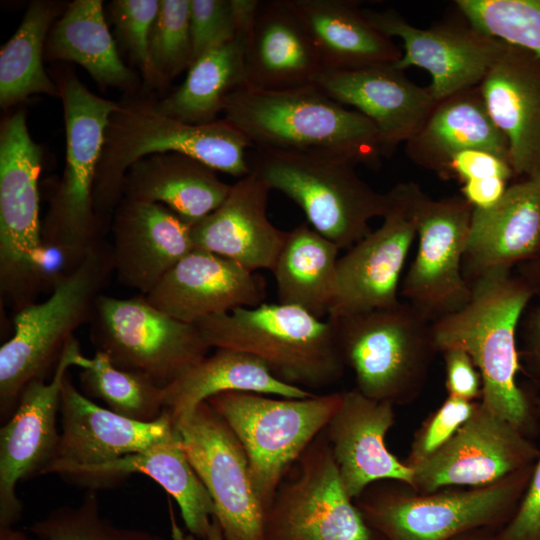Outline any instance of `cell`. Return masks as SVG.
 Here are the masks:
<instances>
[{"label": "cell", "mask_w": 540, "mask_h": 540, "mask_svg": "<svg viewBox=\"0 0 540 540\" xmlns=\"http://www.w3.org/2000/svg\"><path fill=\"white\" fill-rule=\"evenodd\" d=\"M222 113L256 150L326 154L370 168L384 157L376 126L315 85L281 91L242 86L225 98Z\"/></svg>", "instance_id": "6da1fadb"}, {"label": "cell", "mask_w": 540, "mask_h": 540, "mask_svg": "<svg viewBox=\"0 0 540 540\" xmlns=\"http://www.w3.org/2000/svg\"><path fill=\"white\" fill-rule=\"evenodd\" d=\"M249 140L224 118L205 124L181 121L158 110L148 100L119 104L105 132L93 188V208L103 229L122 200L129 168L159 153H180L217 172L242 178L251 172Z\"/></svg>", "instance_id": "7a4b0ae2"}, {"label": "cell", "mask_w": 540, "mask_h": 540, "mask_svg": "<svg viewBox=\"0 0 540 540\" xmlns=\"http://www.w3.org/2000/svg\"><path fill=\"white\" fill-rule=\"evenodd\" d=\"M471 289L462 309L432 323L437 350L466 351L482 377L481 404L523 432L531 414L516 383V331L534 292L511 271L484 275L471 283Z\"/></svg>", "instance_id": "3957f363"}, {"label": "cell", "mask_w": 540, "mask_h": 540, "mask_svg": "<svg viewBox=\"0 0 540 540\" xmlns=\"http://www.w3.org/2000/svg\"><path fill=\"white\" fill-rule=\"evenodd\" d=\"M114 271L111 244L101 240L73 269L64 271L42 302L14 315L13 335L0 348V415L6 422L26 386L55 371L74 331L89 323Z\"/></svg>", "instance_id": "277c9868"}, {"label": "cell", "mask_w": 540, "mask_h": 540, "mask_svg": "<svg viewBox=\"0 0 540 540\" xmlns=\"http://www.w3.org/2000/svg\"><path fill=\"white\" fill-rule=\"evenodd\" d=\"M534 465L494 483L421 493L398 480L369 485L355 500L385 540H449L478 528L500 529L514 515Z\"/></svg>", "instance_id": "5b68a950"}, {"label": "cell", "mask_w": 540, "mask_h": 540, "mask_svg": "<svg viewBox=\"0 0 540 540\" xmlns=\"http://www.w3.org/2000/svg\"><path fill=\"white\" fill-rule=\"evenodd\" d=\"M195 325L211 348L252 354L290 385L324 388L344 374L332 321L297 306L261 303L210 316Z\"/></svg>", "instance_id": "8992f818"}, {"label": "cell", "mask_w": 540, "mask_h": 540, "mask_svg": "<svg viewBox=\"0 0 540 540\" xmlns=\"http://www.w3.org/2000/svg\"><path fill=\"white\" fill-rule=\"evenodd\" d=\"M59 94L66 130V161L42 224L46 251L76 267L104 232L93 208V188L105 132L118 103L93 94L75 75L61 78Z\"/></svg>", "instance_id": "52a82bcc"}, {"label": "cell", "mask_w": 540, "mask_h": 540, "mask_svg": "<svg viewBox=\"0 0 540 540\" xmlns=\"http://www.w3.org/2000/svg\"><path fill=\"white\" fill-rule=\"evenodd\" d=\"M328 319L359 392L394 406L418 398L438 353L431 322L406 302Z\"/></svg>", "instance_id": "ba28073f"}, {"label": "cell", "mask_w": 540, "mask_h": 540, "mask_svg": "<svg viewBox=\"0 0 540 540\" xmlns=\"http://www.w3.org/2000/svg\"><path fill=\"white\" fill-rule=\"evenodd\" d=\"M206 401L243 446L255 493L267 510L289 470L328 425L341 392L285 398L229 391Z\"/></svg>", "instance_id": "9c48e42d"}, {"label": "cell", "mask_w": 540, "mask_h": 540, "mask_svg": "<svg viewBox=\"0 0 540 540\" xmlns=\"http://www.w3.org/2000/svg\"><path fill=\"white\" fill-rule=\"evenodd\" d=\"M356 164L319 153L256 150L251 169L271 190L294 201L307 223L340 249L371 232L369 222L383 217L388 196L356 172Z\"/></svg>", "instance_id": "30bf717a"}, {"label": "cell", "mask_w": 540, "mask_h": 540, "mask_svg": "<svg viewBox=\"0 0 540 540\" xmlns=\"http://www.w3.org/2000/svg\"><path fill=\"white\" fill-rule=\"evenodd\" d=\"M41 148L23 111L0 131V296L15 313L34 303L45 273L38 180Z\"/></svg>", "instance_id": "8fae6325"}, {"label": "cell", "mask_w": 540, "mask_h": 540, "mask_svg": "<svg viewBox=\"0 0 540 540\" xmlns=\"http://www.w3.org/2000/svg\"><path fill=\"white\" fill-rule=\"evenodd\" d=\"M89 324L96 351L114 366L143 374L162 388L204 359L211 348L195 324L158 310L143 294H101Z\"/></svg>", "instance_id": "7c38bea8"}, {"label": "cell", "mask_w": 540, "mask_h": 540, "mask_svg": "<svg viewBox=\"0 0 540 540\" xmlns=\"http://www.w3.org/2000/svg\"><path fill=\"white\" fill-rule=\"evenodd\" d=\"M264 540H385L347 494L324 431L278 487L265 512Z\"/></svg>", "instance_id": "4fadbf2b"}, {"label": "cell", "mask_w": 540, "mask_h": 540, "mask_svg": "<svg viewBox=\"0 0 540 540\" xmlns=\"http://www.w3.org/2000/svg\"><path fill=\"white\" fill-rule=\"evenodd\" d=\"M417 250L400 294L433 323L462 309L472 293L463 273L473 207L460 195L435 200L420 186L414 200Z\"/></svg>", "instance_id": "5bb4252c"}, {"label": "cell", "mask_w": 540, "mask_h": 540, "mask_svg": "<svg viewBox=\"0 0 540 540\" xmlns=\"http://www.w3.org/2000/svg\"><path fill=\"white\" fill-rule=\"evenodd\" d=\"M186 455L214 504L223 540H264L265 508L246 452L207 401L173 422Z\"/></svg>", "instance_id": "9a60e30c"}, {"label": "cell", "mask_w": 540, "mask_h": 540, "mask_svg": "<svg viewBox=\"0 0 540 540\" xmlns=\"http://www.w3.org/2000/svg\"><path fill=\"white\" fill-rule=\"evenodd\" d=\"M418 187L410 181L389 190L382 224L338 258L328 318L393 307L401 302V275L417 237L414 200Z\"/></svg>", "instance_id": "2e32d148"}, {"label": "cell", "mask_w": 540, "mask_h": 540, "mask_svg": "<svg viewBox=\"0 0 540 540\" xmlns=\"http://www.w3.org/2000/svg\"><path fill=\"white\" fill-rule=\"evenodd\" d=\"M74 336L65 346L49 382L34 380L0 429V528L13 527L22 513L16 495L18 482L43 475L54 459L60 432L57 416L64 378L71 366L89 367Z\"/></svg>", "instance_id": "e0dca14e"}, {"label": "cell", "mask_w": 540, "mask_h": 540, "mask_svg": "<svg viewBox=\"0 0 540 540\" xmlns=\"http://www.w3.org/2000/svg\"><path fill=\"white\" fill-rule=\"evenodd\" d=\"M364 13L378 31L402 40L404 51L395 68L414 66L429 73L427 88L435 101L479 85L504 47V42L478 31L463 17L460 22L419 28L391 9Z\"/></svg>", "instance_id": "ac0fdd59"}, {"label": "cell", "mask_w": 540, "mask_h": 540, "mask_svg": "<svg viewBox=\"0 0 540 540\" xmlns=\"http://www.w3.org/2000/svg\"><path fill=\"white\" fill-rule=\"evenodd\" d=\"M537 449L511 423L480 400L472 416L430 457L412 467V488L421 493L478 487L533 465Z\"/></svg>", "instance_id": "d6986e66"}, {"label": "cell", "mask_w": 540, "mask_h": 540, "mask_svg": "<svg viewBox=\"0 0 540 540\" xmlns=\"http://www.w3.org/2000/svg\"><path fill=\"white\" fill-rule=\"evenodd\" d=\"M59 414L61 432L57 450L43 475L63 476L73 469L101 465L141 452L176 430L166 410L157 421L145 423L97 405L75 387L69 374L63 381Z\"/></svg>", "instance_id": "ffe728a7"}, {"label": "cell", "mask_w": 540, "mask_h": 540, "mask_svg": "<svg viewBox=\"0 0 540 540\" xmlns=\"http://www.w3.org/2000/svg\"><path fill=\"white\" fill-rule=\"evenodd\" d=\"M314 85L376 126L384 157L410 139L437 102L427 87L418 86L393 65L323 70Z\"/></svg>", "instance_id": "44dd1931"}, {"label": "cell", "mask_w": 540, "mask_h": 540, "mask_svg": "<svg viewBox=\"0 0 540 540\" xmlns=\"http://www.w3.org/2000/svg\"><path fill=\"white\" fill-rule=\"evenodd\" d=\"M265 280L219 255L193 249L145 295L158 310L185 323L254 307L266 298Z\"/></svg>", "instance_id": "7402d4cb"}, {"label": "cell", "mask_w": 540, "mask_h": 540, "mask_svg": "<svg viewBox=\"0 0 540 540\" xmlns=\"http://www.w3.org/2000/svg\"><path fill=\"white\" fill-rule=\"evenodd\" d=\"M394 423L391 403L368 398L356 388L341 392L339 407L324 434L342 484L353 500L381 480H398L412 487V468L398 460L385 444Z\"/></svg>", "instance_id": "603a6c76"}, {"label": "cell", "mask_w": 540, "mask_h": 540, "mask_svg": "<svg viewBox=\"0 0 540 540\" xmlns=\"http://www.w3.org/2000/svg\"><path fill=\"white\" fill-rule=\"evenodd\" d=\"M111 229L118 280L143 295L194 249L192 224L158 203L123 198L113 212Z\"/></svg>", "instance_id": "cb8c5ba5"}, {"label": "cell", "mask_w": 540, "mask_h": 540, "mask_svg": "<svg viewBox=\"0 0 540 540\" xmlns=\"http://www.w3.org/2000/svg\"><path fill=\"white\" fill-rule=\"evenodd\" d=\"M479 87L514 176L540 177V57L504 42Z\"/></svg>", "instance_id": "d4e9b609"}, {"label": "cell", "mask_w": 540, "mask_h": 540, "mask_svg": "<svg viewBox=\"0 0 540 540\" xmlns=\"http://www.w3.org/2000/svg\"><path fill=\"white\" fill-rule=\"evenodd\" d=\"M271 189L253 170L231 185L213 212L192 225L194 249L229 259L250 272L272 271L287 231L267 216Z\"/></svg>", "instance_id": "484cf974"}, {"label": "cell", "mask_w": 540, "mask_h": 540, "mask_svg": "<svg viewBox=\"0 0 540 540\" xmlns=\"http://www.w3.org/2000/svg\"><path fill=\"white\" fill-rule=\"evenodd\" d=\"M540 252V177L508 186L487 210L473 209L463 273L471 285L489 273L511 271Z\"/></svg>", "instance_id": "4316f807"}, {"label": "cell", "mask_w": 540, "mask_h": 540, "mask_svg": "<svg viewBox=\"0 0 540 540\" xmlns=\"http://www.w3.org/2000/svg\"><path fill=\"white\" fill-rule=\"evenodd\" d=\"M132 474H143L157 482L175 499L189 534L206 538L214 517V504L186 455L177 429L141 452L101 465L73 469L63 477L95 491L114 486Z\"/></svg>", "instance_id": "83f0119b"}, {"label": "cell", "mask_w": 540, "mask_h": 540, "mask_svg": "<svg viewBox=\"0 0 540 540\" xmlns=\"http://www.w3.org/2000/svg\"><path fill=\"white\" fill-rule=\"evenodd\" d=\"M323 71L302 24L285 0L260 1L246 38V87L281 91L314 85Z\"/></svg>", "instance_id": "f1b7e54d"}, {"label": "cell", "mask_w": 540, "mask_h": 540, "mask_svg": "<svg viewBox=\"0 0 540 540\" xmlns=\"http://www.w3.org/2000/svg\"><path fill=\"white\" fill-rule=\"evenodd\" d=\"M305 29L323 70L393 65L402 55L351 0H285Z\"/></svg>", "instance_id": "f546056e"}, {"label": "cell", "mask_w": 540, "mask_h": 540, "mask_svg": "<svg viewBox=\"0 0 540 540\" xmlns=\"http://www.w3.org/2000/svg\"><path fill=\"white\" fill-rule=\"evenodd\" d=\"M467 149L487 150L509 161L507 140L492 121L479 85L438 100L405 143L407 157L437 175L451 156Z\"/></svg>", "instance_id": "4dcf8cb0"}, {"label": "cell", "mask_w": 540, "mask_h": 540, "mask_svg": "<svg viewBox=\"0 0 540 540\" xmlns=\"http://www.w3.org/2000/svg\"><path fill=\"white\" fill-rule=\"evenodd\" d=\"M230 189L216 170L190 156L169 152L134 163L124 178L122 196L162 204L193 225L218 208Z\"/></svg>", "instance_id": "1f68e13d"}, {"label": "cell", "mask_w": 540, "mask_h": 540, "mask_svg": "<svg viewBox=\"0 0 540 540\" xmlns=\"http://www.w3.org/2000/svg\"><path fill=\"white\" fill-rule=\"evenodd\" d=\"M252 392L285 398L314 393L287 384L256 356L230 348H216L175 382L164 388V406L173 422L191 413L208 398L223 392Z\"/></svg>", "instance_id": "d6a6232c"}, {"label": "cell", "mask_w": 540, "mask_h": 540, "mask_svg": "<svg viewBox=\"0 0 540 540\" xmlns=\"http://www.w3.org/2000/svg\"><path fill=\"white\" fill-rule=\"evenodd\" d=\"M340 250L307 222L287 231L272 269L278 302L300 307L319 319L328 318Z\"/></svg>", "instance_id": "836d02e7"}, {"label": "cell", "mask_w": 540, "mask_h": 540, "mask_svg": "<svg viewBox=\"0 0 540 540\" xmlns=\"http://www.w3.org/2000/svg\"><path fill=\"white\" fill-rule=\"evenodd\" d=\"M45 55L75 62L100 86L128 88L134 74L121 60L107 27L101 0H75L48 34Z\"/></svg>", "instance_id": "e575fe53"}, {"label": "cell", "mask_w": 540, "mask_h": 540, "mask_svg": "<svg viewBox=\"0 0 540 540\" xmlns=\"http://www.w3.org/2000/svg\"><path fill=\"white\" fill-rule=\"evenodd\" d=\"M246 38L238 35L198 57L188 68L182 85L156 103L158 110L192 124L217 120L225 98L246 85Z\"/></svg>", "instance_id": "d590c367"}, {"label": "cell", "mask_w": 540, "mask_h": 540, "mask_svg": "<svg viewBox=\"0 0 540 540\" xmlns=\"http://www.w3.org/2000/svg\"><path fill=\"white\" fill-rule=\"evenodd\" d=\"M58 14L57 5L31 3L12 37L0 50V104L7 108L34 94L60 96L44 70V42Z\"/></svg>", "instance_id": "8d00e7d4"}, {"label": "cell", "mask_w": 540, "mask_h": 540, "mask_svg": "<svg viewBox=\"0 0 540 540\" xmlns=\"http://www.w3.org/2000/svg\"><path fill=\"white\" fill-rule=\"evenodd\" d=\"M79 379L85 396L102 400L109 410L123 417L150 423L165 412L164 388L143 374L114 366L102 352H95Z\"/></svg>", "instance_id": "74e56055"}, {"label": "cell", "mask_w": 540, "mask_h": 540, "mask_svg": "<svg viewBox=\"0 0 540 540\" xmlns=\"http://www.w3.org/2000/svg\"><path fill=\"white\" fill-rule=\"evenodd\" d=\"M455 6L478 31L540 57V0H456Z\"/></svg>", "instance_id": "f35d334b"}, {"label": "cell", "mask_w": 540, "mask_h": 540, "mask_svg": "<svg viewBox=\"0 0 540 540\" xmlns=\"http://www.w3.org/2000/svg\"><path fill=\"white\" fill-rule=\"evenodd\" d=\"M30 540H166L156 533L114 525L100 512L94 490H88L81 503L63 506L28 527Z\"/></svg>", "instance_id": "ab89813d"}, {"label": "cell", "mask_w": 540, "mask_h": 540, "mask_svg": "<svg viewBox=\"0 0 540 540\" xmlns=\"http://www.w3.org/2000/svg\"><path fill=\"white\" fill-rule=\"evenodd\" d=\"M191 0H160L149 53L160 84L175 78L192 63Z\"/></svg>", "instance_id": "60d3db41"}, {"label": "cell", "mask_w": 540, "mask_h": 540, "mask_svg": "<svg viewBox=\"0 0 540 540\" xmlns=\"http://www.w3.org/2000/svg\"><path fill=\"white\" fill-rule=\"evenodd\" d=\"M160 0H116L111 5L112 20L117 34L140 67L149 84H160L154 70L149 39L157 17Z\"/></svg>", "instance_id": "b9f144b4"}, {"label": "cell", "mask_w": 540, "mask_h": 540, "mask_svg": "<svg viewBox=\"0 0 540 540\" xmlns=\"http://www.w3.org/2000/svg\"><path fill=\"white\" fill-rule=\"evenodd\" d=\"M478 403L447 396L414 433L405 464L412 468L445 445L472 416Z\"/></svg>", "instance_id": "7bdbcfd3"}, {"label": "cell", "mask_w": 540, "mask_h": 540, "mask_svg": "<svg viewBox=\"0 0 540 540\" xmlns=\"http://www.w3.org/2000/svg\"><path fill=\"white\" fill-rule=\"evenodd\" d=\"M190 31L193 63L207 51L241 35L234 1L191 0Z\"/></svg>", "instance_id": "ee69618b"}, {"label": "cell", "mask_w": 540, "mask_h": 540, "mask_svg": "<svg viewBox=\"0 0 540 540\" xmlns=\"http://www.w3.org/2000/svg\"><path fill=\"white\" fill-rule=\"evenodd\" d=\"M438 176L463 184L488 177H500L509 181L514 173L507 159L487 150L467 149L451 156Z\"/></svg>", "instance_id": "f6af8a7d"}, {"label": "cell", "mask_w": 540, "mask_h": 540, "mask_svg": "<svg viewBox=\"0 0 540 540\" xmlns=\"http://www.w3.org/2000/svg\"><path fill=\"white\" fill-rule=\"evenodd\" d=\"M498 540H540V455L511 519L496 532Z\"/></svg>", "instance_id": "bcb514c9"}, {"label": "cell", "mask_w": 540, "mask_h": 540, "mask_svg": "<svg viewBox=\"0 0 540 540\" xmlns=\"http://www.w3.org/2000/svg\"><path fill=\"white\" fill-rule=\"evenodd\" d=\"M445 365V387L448 395L467 401L482 396V377L469 354L461 348L449 347L440 352Z\"/></svg>", "instance_id": "7dc6e473"}, {"label": "cell", "mask_w": 540, "mask_h": 540, "mask_svg": "<svg viewBox=\"0 0 540 540\" xmlns=\"http://www.w3.org/2000/svg\"><path fill=\"white\" fill-rule=\"evenodd\" d=\"M508 180L500 177L475 179L461 184V196L475 210H487L494 207L503 198Z\"/></svg>", "instance_id": "c3c4849f"}, {"label": "cell", "mask_w": 540, "mask_h": 540, "mask_svg": "<svg viewBox=\"0 0 540 540\" xmlns=\"http://www.w3.org/2000/svg\"><path fill=\"white\" fill-rule=\"evenodd\" d=\"M525 353L540 372V305L533 308L524 321Z\"/></svg>", "instance_id": "681fc988"}, {"label": "cell", "mask_w": 540, "mask_h": 540, "mask_svg": "<svg viewBox=\"0 0 540 540\" xmlns=\"http://www.w3.org/2000/svg\"><path fill=\"white\" fill-rule=\"evenodd\" d=\"M534 292H540V252L537 256L523 263L519 276Z\"/></svg>", "instance_id": "f907efd6"}, {"label": "cell", "mask_w": 540, "mask_h": 540, "mask_svg": "<svg viewBox=\"0 0 540 540\" xmlns=\"http://www.w3.org/2000/svg\"><path fill=\"white\" fill-rule=\"evenodd\" d=\"M172 540H196V538L191 534L184 535L182 531L174 524L172 527ZM204 540H223L220 526L214 518Z\"/></svg>", "instance_id": "816d5d0a"}, {"label": "cell", "mask_w": 540, "mask_h": 540, "mask_svg": "<svg viewBox=\"0 0 540 540\" xmlns=\"http://www.w3.org/2000/svg\"><path fill=\"white\" fill-rule=\"evenodd\" d=\"M495 528H478L461 533L449 540H498Z\"/></svg>", "instance_id": "f5cc1de1"}, {"label": "cell", "mask_w": 540, "mask_h": 540, "mask_svg": "<svg viewBox=\"0 0 540 540\" xmlns=\"http://www.w3.org/2000/svg\"><path fill=\"white\" fill-rule=\"evenodd\" d=\"M0 540H30L27 535L13 527L0 528Z\"/></svg>", "instance_id": "db71d44e"}]
</instances>
